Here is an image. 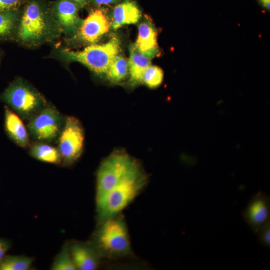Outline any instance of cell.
<instances>
[{
  "label": "cell",
  "instance_id": "cell-1",
  "mask_svg": "<svg viewBox=\"0 0 270 270\" xmlns=\"http://www.w3.org/2000/svg\"><path fill=\"white\" fill-rule=\"evenodd\" d=\"M99 222L91 242L101 258L115 259L130 256V241L124 217L120 214Z\"/></svg>",
  "mask_w": 270,
  "mask_h": 270
},
{
  "label": "cell",
  "instance_id": "cell-2",
  "mask_svg": "<svg viewBox=\"0 0 270 270\" xmlns=\"http://www.w3.org/2000/svg\"><path fill=\"white\" fill-rule=\"evenodd\" d=\"M148 177L139 166L106 195L96 206L99 222L120 214L140 194L147 184Z\"/></svg>",
  "mask_w": 270,
  "mask_h": 270
},
{
  "label": "cell",
  "instance_id": "cell-3",
  "mask_svg": "<svg viewBox=\"0 0 270 270\" xmlns=\"http://www.w3.org/2000/svg\"><path fill=\"white\" fill-rule=\"evenodd\" d=\"M140 165L126 152L114 151L99 166L96 174V206L130 173Z\"/></svg>",
  "mask_w": 270,
  "mask_h": 270
},
{
  "label": "cell",
  "instance_id": "cell-4",
  "mask_svg": "<svg viewBox=\"0 0 270 270\" xmlns=\"http://www.w3.org/2000/svg\"><path fill=\"white\" fill-rule=\"evenodd\" d=\"M0 99L22 118L28 120L48 104L38 90L20 78L10 84Z\"/></svg>",
  "mask_w": 270,
  "mask_h": 270
},
{
  "label": "cell",
  "instance_id": "cell-5",
  "mask_svg": "<svg viewBox=\"0 0 270 270\" xmlns=\"http://www.w3.org/2000/svg\"><path fill=\"white\" fill-rule=\"evenodd\" d=\"M120 50L119 39L114 36L105 44H92L82 50H62L61 54L66 60L81 63L96 74L102 76L106 74L110 65Z\"/></svg>",
  "mask_w": 270,
  "mask_h": 270
},
{
  "label": "cell",
  "instance_id": "cell-6",
  "mask_svg": "<svg viewBox=\"0 0 270 270\" xmlns=\"http://www.w3.org/2000/svg\"><path fill=\"white\" fill-rule=\"evenodd\" d=\"M52 26L42 6L32 1L26 7L19 20L16 34L21 42L34 44L45 39L51 32Z\"/></svg>",
  "mask_w": 270,
  "mask_h": 270
},
{
  "label": "cell",
  "instance_id": "cell-7",
  "mask_svg": "<svg viewBox=\"0 0 270 270\" xmlns=\"http://www.w3.org/2000/svg\"><path fill=\"white\" fill-rule=\"evenodd\" d=\"M65 118L54 106L48 104L28 120V130L36 142H56L62 131Z\"/></svg>",
  "mask_w": 270,
  "mask_h": 270
},
{
  "label": "cell",
  "instance_id": "cell-8",
  "mask_svg": "<svg viewBox=\"0 0 270 270\" xmlns=\"http://www.w3.org/2000/svg\"><path fill=\"white\" fill-rule=\"evenodd\" d=\"M57 142L62 163L64 166L72 165L79 159L84 150V132L78 118L73 116L65 118L64 126Z\"/></svg>",
  "mask_w": 270,
  "mask_h": 270
},
{
  "label": "cell",
  "instance_id": "cell-9",
  "mask_svg": "<svg viewBox=\"0 0 270 270\" xmlns=\"http://www.w3.org/2000/svg\"><path fill=\"white\" fill-rule=\"evenodd\" d=\"M244 220L252 230L257 234L270 218V196L258 191L253 196L242 212Z\"/></svg>",
  "mask_w": 270,
  "mask_h": 270
},
{
  "label": "cell",
  "instance_id": "cell-10",
  "mask_svg": "<svg viewBox=\"0 0 270 270\" xmlns=\"http://www.w3.org/2000/svg\"><path fill=\"white\" fill-rule=\"evenodd\" d=\"M110 26L106 14L102 10H96L92 12L82 22L78 35L84 42L92 44L108 31Z\"/></svg>",
  "mask_w": 270,
  "mask_h": 270
},
{
  "label": "cell",
  "instance_id": "cell-11",
  "mask_svg": "<svg viewBox=\"0 0 270 270\" xmlns=\"http://www.w3.org/2000/svg\"><path fill=\"white\" fill-rule=\"evenodd\" d=\"M70 252L77 270H94L102 258L92 242H74L69 244Z\"/></svg>",
  "mask_w": 270,
  "mask_h": 270
},
{
  "label": "cell",
  "instance_id": "cell-12",
  "mask_svg": "<svg viewBox=\"0 0 270 270\" xmlns=\"http://www.w3.org/2000/svg\"><path fill=\"white\" fill-rule=\"evenodd\" d=\"M21 118L8 106H4V126L6 134L17 146L28 148L30 144L29 134Z\"/></svg>",
  "mask_w": 270,
  "mask_h": 270
},
{
  "label": "cell",
  "instance_id": "cell-13",
  "mask_svg": "<svg viewBox=\"0 0 270 270\" xmlns=\"http://www.w3.org/2000/svg\"><path fill=\"white\" fill-rule=\"evenodd\" d=\"M134 45L140 52L150 58L159 54L156 30L150 22L146 20L140 24Z\"/></svg>",
  "mask_w": 270,
  "mask_h": 270
},
{
  "label": "cell",
  "instance_id": "cell-14",
  "mask_svg": "<svg viewBox=\"0 0 270 270\" xmlns=\"http://www.w3.org/2000/svg\"><path fill=\"white\" fill-rule=\"evenodd\" d=\"M78 6L71 0H58L54 6L58 24L66 32L75 30L79 24Z\"/></svg>",
  "mask_w": 270,
  "mask_h": 270
},
{
  "label": "cell",
  "instance_id": "cell-15",
  "mask_svg": "<svg viewBox=\"0 0 270 270\" xmlns=\"http://www.w3.org/2000/svg\"><path fill=\"white\" fill-rule=\"evenodd\" d=\"M141 16L142 12L136 2L126 0L114 8L111 26L114 30H117L126 24H135Z\"/></svg>",
  "mask_w": 270,
  "mask_h": 270
},
{
  "label": "cell",
  "instance_id": "cell-16",
  "mask_svg": "<svg viewBox=\"0 0 270 270\" xmlns=\"http://www.w3.org/2000/svg\"><path fill=\"white\" fill-rule=\"evenodd\" d=\"M128 65L130 86L134 87L142 83L144 74L150 65V58L140 52L134 45H132L130 48Z\"/></svg>",
  "mask_w": 270,
  "mask_h": 270
},
{
  "label": "cell",
  "instance_id": "cell-17",
  "mask_svg": "<svg viewBox=\"0 0 270 270\" xmlns=\"http://www.w3.org/2000/svg\"><path fill=\"white\" fill-rule=\"evenodd\" d=\"M29 154L42 162L52 164L62 163V158L58 148L49 144L38 142L30 144Z\"/></svg>",
  "mask_w": 270,
  "mask_h": 270
},
{
  "label": "cell",
  "instance_id": "cell-18",
  "mask_svg": "<svg viewBox=\"0 0 270 270\" xmlns=\"http://www.w3.org/2000/svg\"><path fill=\"white\" fill-rule=\"evenodd\" d=\"M17 10L0 12V40H9L16 34L20 19Z\"/></svg>",
  "mask_w": 270,
  "mask_h": 270
},
{
  "label": "cell",
  "instance_id": "cell-19",
  "mask_svg": "<svg viewBox=\"0 0 270 270\" xmlns=\"http://www.w3.org/2000/svg\"><path fill=\"white\" fill-rule=\"evenodd\" d=\"M128 72V60L123 56L118 54L111 62L106 74L110 82L118 83L124 80Z\"/></svg>",
  "mask_w": 270,
  "mask_h": 270
},
{
  "label": "cell",
  "instance_id": "cell-20",
  "mask_svg": "<svg viewBox=\"0 0 270 270\" xmlns=\"http://www.w3.org/2000/svg\"><path fill=\"white\" fill-rule=\"evenodd\" d=\"M34 258L24 256H5L0 262V270H28Z\"/></svg>",
  "mask_w": 270,
  "mask_h": 270
},
{
  "label": "cell",
  "instance_id": "cell-21",
  "mask_svg": "<svg viewBox=\"0 0 270 270\" xmlns=\"http://www.w3.org/2000/svg\"><path fill=\"white\" fill-rule=\"evenodd\" d=\"M52 270H76L72 258L69 244H65L55 258L51 266Z\"/></svg>",
  "mask_w": 270,
  "mask_h": 270
},
{
  "label": "cell",
  "instance_id": "cell-22",
  "mask_svg": "<svg viewBox=\"0 0 270 270\" xmlns=\"http://www.w3.org/2000/svg\"><path fill=\"white\" fill-rule=\"evenodd\" d=\"M163 78L162 70L158 66L150 65L144 74L142 82L150 88H156L162 84Z\"/></svg>",
  "mask_w": 270,
  "mask_h": 270
},
{
  "label": "cell",
  "instance_id": "cell-23",
  "mask_svg": "<svg viewBox=\"0 0 270 270\" xmlns=\"http://www.w3.org/2000/svg\"><path fill=\"white\" fill-rule=\"evenodd\" d=\"M260 243L264 246H270V222L263 226L256 234Z\"/></svg>",
  "mask_w": 270,
  "mask_h": 270
},
{
  "label": "cell",
  "instance_id": "cell-24",
  "mask_svg": "<svg viewBox=\"0 0 270 270\" xmlns=\"http://www.w3.org/2000/svg\"><path fill=\"white\" fill-rule=\"evenodd\" d=\"M24 0H0V12L18 10Z\"/></svg>",
  "mask_w": 270,
  "mask_h": 270
},
{
  "label": "cell",
  "instance_id": "cell-25",
  "mask_svg": "<svg viewBox=\"0 0 270 270\" xmlns=\"http://www.w3.org/2000/svg\"><path fill=\"white\" fill-rule=\"evenodd\" d=\"M10 242L8 240L0 238V262L6 256V252L10 248Z\"/></svg>",
  "mask_w": 270,
  "mask_h": 270
},
{
  "label": "cell",
  "instance_id": "cell-26",
  "mask_svg": "<svg viewBox=\"0 0 270 270\" xmlns=\"http://www.w3.org/2000/svg\"><path fill=\"white\" fill-rule=\"evenodd\" d=\"M118 0H94V2L98 5H104L114 4Z\"/></svg>",
  "mask_w": 270,
  "mask_h": 270
},
{
  "label": "cell",
  "instance_id": "cell-27",
  "mask_svg": "<svg viewBox=\"0 0 270 270\" xmlns=\"http://www.w3.org/2000/svg\"><path fill=\"white\" fill-rule=\"evenodd\" d=\"M260 4L267 10H270V0H259Z\"/></svg>",
  "mask_w": 270,
  "mask_h": 270
},
{
  "label": "cell",
  "instance_id": "cell-28",
  "mask_svg": "<svg viewBox=\"0 0 270 270\" xmlns=\"http://www.w3.org/2000/svg\"><path fill=\"white\" fill-rule=\"evenodd\" d=\"M76 3L78 6H83L86 4L87 0H71Z\"/></svg>",
  "mask_w": 270,
  "mask_h": 270
}]
</instances>
